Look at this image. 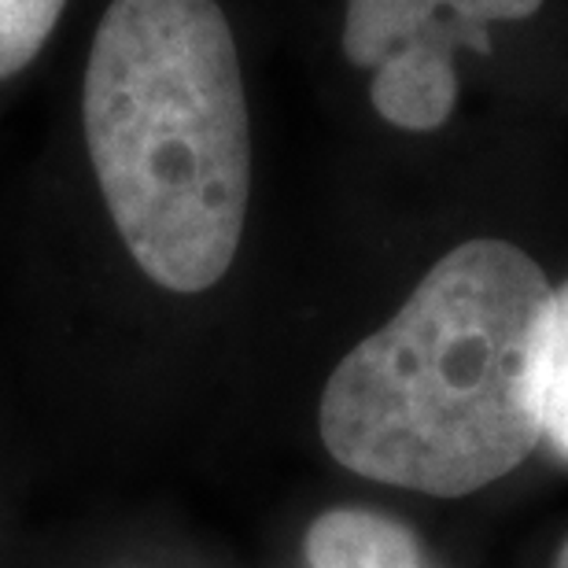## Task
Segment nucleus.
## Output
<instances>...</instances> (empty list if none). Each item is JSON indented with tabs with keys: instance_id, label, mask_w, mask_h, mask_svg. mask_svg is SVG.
Here are the masks:
<instances>
[{
	"instance_id": "nucleus-1",
	"label": "nucleus",
	"mask_w": 568,
	"mask_h": 568,
	"mask_svg": "<svg viewBox=\"0 0 568 568\" xmlns=\"http://www.w3.org/2000/svg\"><path fill=\"white\" fill-rule=\"evenodd\" d=\"M554 300L520 247H454L328 377V454L369 480L443 498L506 476L542 436Z\"/></svg>"
},
{
	"instance_id": "nucleus-6",
	"label": "nucleus",
	"mask_w": 568,
	"mask_h": 568,
	"mask_svg": "<svg viewBox=\"0 0 568 568\" xmlns=\"http://www.w3.org/2000/svg\"><path fill=\"white\" fill-rule=\"evenodd\" d=\"M542 436L568 454V288L554 300V328L547 351V388H542Z\"/></svg>"
},
{
	"instance_id": "nucleus-7",
	"label": "nucleus",
	"mask_w": 568,
	"mask_h": 568,
	"mask_svg": "<svg viewBox=\"0 0 568 568\" xmlns=\"http://www.w3.org/2000/svg\"><path fill=\"white\" fill-rule=\"evenodd\" d=\"M558 568H568V547L561 550V558H558Z\"/></svg>"
},
{
	"instance_id": "nucleus-3",
	"label": "nucleus",
	"mask_w": 568,
	"mask_h": 568,
	"mask_svg": "<svg viewBox=\"0 0 568 568\" xmlns=\"http://www.w3.org/2000/svg\"><path fill=\"white\" fill-rule=\"evenodd\" d=\"M542 0H347L344 52L373 71V108L399 130H436L458 100L454 49L487 52L491 22L536 16Z\"/></svg>"
},
{
	"instance_id": "nucleus-2",
	"label": "nucleus",
	"mask_w": 568,
	"mask_h": 568,
	"mask_svg": "<svg viewBox=\"0 0 568 568\" xmlns=\"http://www.w3.org/2000/svg\"><path fill=\"white\" fill-rule=\"evenodd\" d=\"M85 144L141 274L207 292L241 247L252 133L219 0H111L82 89Z\"/></svg>"
},
{
	"instance_id": "nucleus-5",
	"label": "nucleus",
	"mask_w": 568,
	"mask_h": 568,
	"mask_svg": "<svg viewBox=\"0 0 568 568\" xmlns=\"http://www.w3.org/2000/svg\"><path fill=\"white\" fill-rule=\"evenodd\" d=\"M67 0H0V82L38 60Z\"/></svg>"
},
{
	"instance_id": "nucleus-4",
	"label": "nucleus",
	"mask_w": 568,
	"mask_h": 568,
	"mask_svg": "<svg viewBox=\"0 0 568 568\" xmlns=\"http://www.w3.org/2000/svg\"><path fill=\"white\" fill-rule=\"evenodd\" d=\"M311 568H425L414 536L366 509H333L306 531Z\"/></svg>"
}]
</instances>
